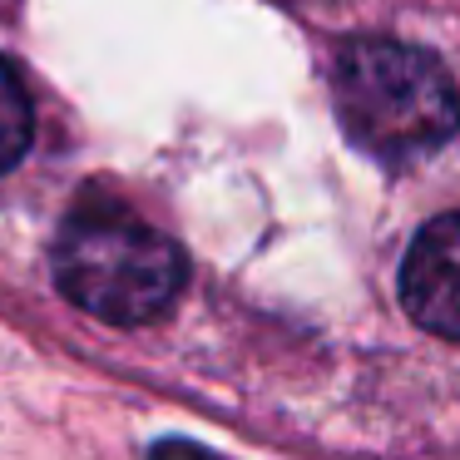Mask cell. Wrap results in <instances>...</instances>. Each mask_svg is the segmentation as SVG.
<instances>
[{
	"instance_id": "cell-5",
	"label": "cell",
	"mask_w": 460,
	"mask_h": 460,
	"mask_svg": "<svg viewBox=\"0 0 460 460\" xmlns=\"http://www.w3.org/2000/svg\"><path fill=\"white\" fill-rule=\"evenodd\" d=\"M149 460H223V456L193 446V440H159V446L149 450Z\"/></svg>"
},
{
	"instance_id": "cell-2",
	"label": "cell",
	"mask_w": 460,
	"mask_h": 460,
	"mask_svg": "<svg viewBox=\"0 0 460 460\" xmlns=\"http://www.w3.org/2000/svg\"><path fill=\"white\" fill-rule=\"evenodd\" d=\"M60 292L110 327H144L179 302L189 282L183 248L119 203H80L55 233Z\"/></svg>"
},
{
	"instance_id": "cell-3",
	"label": "cell",
	"mask_w": 460,
	"mask_h": 460,
	"mask_svg": "<svg viewBox=\"0 0 460 460\" xmlns=\"http://www.w3.org/2000/svg\"><path fill=\"white\" fill-rule=\"evenodd\" d=\"M401 307L420 332L460 341V213H440L411 238L401 262Z\"/></svg>"
},
{
	"instance_id": "cell-4",
	"label": "cell",
	"mask_w": 460,
	"mask_h": 460,
	"mask_svg": "<svg viewBox=\"0 0 460 460\" xmlns=\"http://www.w3.org/2000/svg\"><path fill=\"white\" fill-rule=\"evenodd\" d=\"M35 139V110H31V94H25L15 65L0 55V173L15 169L25 159Z\"/></svg>"
},
{
	"instance_id": "cell-1",
	"label": "cell",
	"mask_w": 460,
	"mask_h": 460,
	"mask_svg": "<svg viewBox=\"0 0 460 460\" xmlns=\"http://www.w3.org/2000/svg\"><path fill=\"white\" fill-rule=\"evenodd\" d=\"M332 104L367 159L376 164H416L446 149L460 134V90L440 55L406 40H361L341 45L332 65Z\"/></svg>"
}]
</instances>
